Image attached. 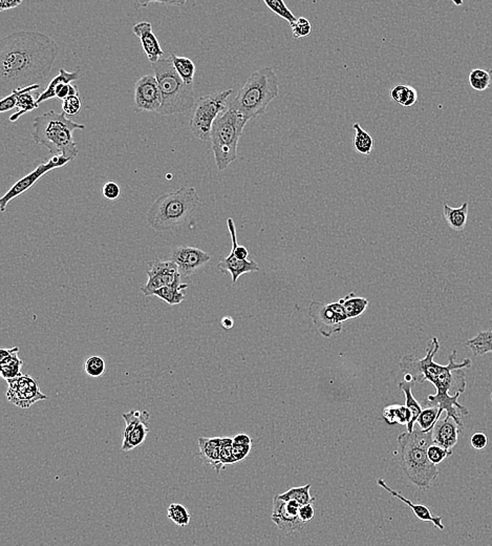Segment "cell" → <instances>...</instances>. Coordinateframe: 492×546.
<instances>
[{
    "mask_svg": "<svg viewBox=\"0 0 492 546\" xmlns=\"http://www.w3.org/2000/svg\"><path fill=\"white\" fill-rule=\"evenodd\" d=\"M59 46L46 34L19 31L0 40V93L38 84L48 78Z\"/></svg>",
    "mask_w": 492,
    "mask_h": 546,
    "instance_id": "cell-1",
    "label": "cell"
},
{
    "mask_svg": "<svg viewBox=\"0 0 492 546\" xmlns=\"http://www.w3.org/2000/svg\"><path fill=\"white\" fill-rule=\"evenodd\" d=\"M440 349V343L437 338H431L426 348V355L418 358L416 355L406 354L401 358V371L404 374H410L414 383H423L429 381L436 387L437 393L427 397L429 407H438L440 413L446 412L447 416L453 418L459 426L463 427L462 416L469 415V409L460 405L459 397L466 388L465 369L471 368V361L465 358L457 363V351L449 355L447 365H439L433 357Z\"/></svg>",
    "mask_w": 492,
    "mask_h": 546,
    "instance_id": "cell-2",
    "label": "cell"
},
{
    "mask_svg": "<svg viewBox=\"0 0 492 546\" xmlns=\"http://www.w3.org/2000/svg\"><path fill=\"white\" fill-rule=\"evenodd\" d=\"M399 460L404 474L417 488H430L433 481L439 476L436 464H431L427 456V450L433 444V432L424 433L421 430H414L413 433L400 434L398 439Z\"/></svg>",
    "mask_w": 492,
    "mask_h": 546,
    "instance_id": "cell-3",
    "label": "cell"
},
{
    "mask_svg": "<svg viewBox=\"0 0 492 546\" xmlns=\"http://www.w3.org/2000/svg\"><path fill=\"white\" fill-rule=\"evenodd\" d=\"M278 95V76L272 68L264 66L251 74L236 98L229 102L228 109L248 120L254 119L264 115Z\"/></svg>",
    "mask_w": 492,
    "mask_h": 546,
    "instance_id": "cell-4",
    "label": "cell"
},
{
    "mask_svg": "<svg viewBox=\"0 0 492 546\" xmlns=\"http://www.w3.org/2000/svg\"><path fill=\"white\" fill-rule=\"evenodd\" d=\"M33 140L44 146L54 156H64L75 160L78 156V147L73 134L77 129H85L84 125L68 119L64 113L48 111L34 119Z\"/></svg>",
    "mask_w": 492,
    "mask_h": 546,
    "instance_id": "cell-5",
    "label": "cell"
},
{
    "mask_svg": "<svg viewBox=\"0 0 492 546\" xmlns=\"http://www.w3.org/2000/svg\"><path fill=\"white\" fill-rule=\"evenodd\" d=\"M200 204V197L192 186H182L166 192L153 202L147 212V223L157 231H167L182 226Z\"/></svg>",
    "mask_w": 492,
    "mask_h": 546,
    "instance_id": "cell-6",
    "label": "cell"
},
{
    "mask_svg": "<svg viewBox=\"0 0 492 546\" xmlns=\"http://www.w3.org/2000/svg\"><path fill=\"white\" fill-rule=\"evenodd\" d=\"M153 66L162 94V105L158 113L177 115L189 111L196 105L194 84H186L176 72L170 57L161 59Z\"/></svg>",
    "mask_w": 492,
    "mask_h": 546,
    "instance_id": "cell-7",
    "label": "cell"
},
{
    "mask_svg": "<svg viewBox=\"0 0 492 546\" xmlns=\"http://www.w3.org/2000/svg\"><path fill=\"white\" fill-rule=\"evenodd\" d=\"M249 120L236 111L227 109L216 120L211 131V147L216 167L226 170L238 159V146Z\"/></svg>",
    "mask_w": 492,
    "mask_h": 546,
    "instance_id": "cell-8",
    "label": "cell"
},
{
    "mask_svg": "<svg viewBox=\"0 0 492 546\" xmlns=\"http://www.w3.org/2000/svg\"><path fill=\"white\" fill-rule=\"evenodd\" d=\"M232 92L234 91L229 89L200 97L196 101L189 123L190 131L196 139L202 141L210 140L212 127L216 120L228 109V99Z\"/></svg>",
    "mask_w": 492,
    "mask_h": 546,
    "instance_id": "cell-9",
    "label": "cell"
},
{
    "mask_svg": "<svg viewBox=\"0 0 492 546\" xmlns=\"http://www.w3.org/2000/svg\"><path fill=\"white\" fill-rule=\"evenodd\" d=\"M70 161H73V160L64 157V156H53L50 159H48L46 163L39 164L33 172H30V174H26V176L17 181V182L8 190L7 194H5V196L0 199V211H1V212H5L8 205H9L14 199L21 196L24 192L31 190V188L37 183L38 181H39L42 176H46L48 172L57 170V168L64 167L66 164L70 163Z\"/></svg>",
    "mask_w": 492,
    "mask_h": 546,
    "instance_id": "cell-10",
    "label": "cell"
},
{
    "mask_svg": "<svg viewBox=\"0 0 492 546\" xmlns=\"http://www.w3.org/2000/svg\"><path fill=\"white\" fill-rule=\"evenodd\" d=\"M125 421V429L123 432V452H129L139 448L146 440L149 429V421L151 414L147 411H131L122 415Z\"/></svg>",
    "mask_w": 492,
    "mask_h": 546,
    "instance_id": "cell-11",
    "label": "cell"
},
{
    "mask_svg": "<svg viewBox=\"0 0 492 546\" xmlns=\"http://www.w3.org/2000/svg\"><path fill=\"white\" fill-rule=\"evenodd\" d=\"M8 399L21 409H28L37 401L46 399V395L40 391L37 381L28 375H21L17 379H12L8 381Z\"/></svg>",
    "mask_w": 492,
    "mask_h": 546,
    "instance_id": "cell-12",
    "label": "cell"
},
{
    "mask_svg": "<svg viewBox=\"0 0 492 546\" xmlns=\"http://www.w3.org/2000/svg\"><path fill=\"white\" fill-rule=\"evenodd\" d=\"M162 105V94L155 75H145L135 84V111H155Z\"/></svg>",
    "mask_w": 492,
    "mask_h": 546,
    "instance_id": "cell-13",
    "label": "cell"
},
{
    "mask_svg": "<svg viewBox=\"0 0 492 546\" xmlns=\"http://www.w3.org/2000/svg\"><path fill=\"white\" fill-rule=\"evenodd\" d=\"M80 69H77L74 72L60 69L59 74L50 81L48 87L38 96V104L50 99L57 98L64 101L70 96H79L78 87L72 84V82L80 78Z\"/></svg>",
    "mask_w": 492,
    "mask_h": 546,
    "instance_id": "cell-14",
    "label": "cell"
},
{
    "mask_svg": "<svg viewBox=\"0 0 492 546\" xmlns=\"http://www.w3.org/2000/svg\"><path fill=\"white\" fill-rule=\"evenodd\" d=\"M309 316L313 320L318 332L325 338L341 332L344 322L338 318L329 304L312 300L309 306Z\"/></svg>",
    "mask_w": 492,
    "mask_h": 546,
    "instance_id": "cell-15",
    "label": "cell"
},
{
    "mask_svg": "<svg viewBox=\"0 0 492 546\" xmlns=\"http://www.w3.org/2000/svg\"><path fill=\"white\" fill-rule=\"evenodd\" d=\"M170 260L177 264L182 277H188L206 265L211 260V255L196 247L177 246L172 249Z\"/></svg>",
    "mask_w": 492,
    "mask_h": 546,
    "instance_id": "cell-16",
    "label": "cell"
},
{
    "mask_svg": "<svg viewBox=\"0 0 492 546\" xmlns=\"http://www.w3.org/2000/svg\"><path fill=\"white\" fill-rule=\"evenodd\" d=\"M133 32L141 40L142 48H143L144 53L146 54L147 58H149L151 64L161 60L164 55V51L162 50L159 39H158L155 34L153 33V28L151 22L143 21L135 24L133 28Z\"/></svg>",
    "mask_w": 492,
    "mask_h": 546,
    "instance_id": "cell-17",
    "label": "cell"
},
{
    "mask_svg": "<svg viewBox=\"0 0 492 546\" xmlns=\"http://www.w3.org/2000/svg\"><path fill=\"white\" fill-rule=\"evenodd\" d=\"M463 427L459 426L453 418L446 415L444 419L437 422L433 429V442L442 448L451 450L457 444Z\"/></svg>",
    "mask_w": 492,
    "mask_h": 546,
    "instance_id": "cell-18",
    "label": "cell"
},
{
    "mask_svg": "<svg viewBox=\"0 0 492 546\" xmlns=\"http://www.w3.org/2000/svg\"><path fill=\"white\" fill-rule=\"evenodd\" d=\"M271 519L283 533L289 534L299 531L305 525L299 516H292L285 509V501L281 500L278 496L273 498V509Z\"/></svg>",
    "mask_w": 492,
    "mask_h": 546,
    "instance_id": "cell-19",
    "label": "cell"
},
{
    "mask_svg": "<svg viewBox=\"0 0 492 546\" xmlns=\"http://www.w3.org/2000/svg\"><path fill=\"white\" fill-rule=\"evenodd\" d=\"M378 485H380L382 489L386 491V492L390 493L392 496L396 497L398 498L399 500L402 501L404 502L405 504L408 505V507L412 509L413 513H415L417 518L419 520L423 521V522H430L433 523L437 529H440V531H443L445 529L444 525L442 523V517L441 516H433L431 513L430 509L428 507H425L423 504H416V503L412 502L410 499L405 498L402 494H400L399 492H396V491L392 490V488H390L388 484H386V481L384 479L379 478L377 480Z\"/></svg>",
    "mask_w": 492,
    "mask_h": 546,
    "instance_id": "cell-20",
    "label": "cell"
},
{
    "mask_svg": "<svg viewBox=\"0 0 492 546\" xmlns=\"http://www.w3.org/2000/svg\"><path fill=\"white\" fill-rule=\"evenodd\" d=\"M218 267L220 271L230 273L231 277H232V283L234 284H236L243 275L257 272L259 270V266L256 262L249 261V260H245V261L238 260L234 255V251H231L228 257L223 259L218 263Z\"/></svg>",
    "mask_w": 492,
    "mask_h": 546,
    "instance_id": "cell-21",
    "label": "cell"
},
{
    "mask_svg": "<svg viewBox=\"0 0 492 546\" xmlns=\"http://www.w3.org/2000/svg\"><path fill=\"white\" fill-rule=\"evenodd\" d=\"M198 456L205 464L211 466L216 471V474H220V471L225 468L220 462V438L218 437H200L198 438Z\"/></svg>",
    "mask_w": 492,
    "mask_h": 546,
    "instance_id": "cell-22",
    "label": "cell"
},
{
    "mask_svg": "<svg viewBox=\"0 0 492 546\" xmlns=\"http://www.w3.org/2000/svg\"><path fill=\"white\" fill-rule=\"evenodd\" d=\"M19 348L1 349L0 350V373L3 379L9 381L21 376L23 361L18 356Z\"/></svg>",
    "mask_w": 492,
    "mask_h": 546,
    "instance_id": "cell-23",
    "label": "cell"
},
{
    "mask_svg": "<svg viewBox=\"0 0 492 546\" xmlns=\"http://www.w3.org/2000/svg\"><path fill=\"white\" fill-rule=\"evenodd\" d=\"M149 271L155 272L161 275L165 283L166 287H175L180 286L182 283V275L180 273L179 267L175 262L163 261V260L155 259L149 264Z\"/></svg>",
    "mask_w": 492,
    "mask_h": 546,
    "instance_id": "cell-24",
    "label": "cell"
},
{
    "mask_svg": "<svg viewBox=\"0 0 492 546\" xmlns=\"http://www.w3.org/2000/svg\"><path fill=\"white\" fill-rule=\"evenodd\" d=\"M443 215H444L447 224L453 230H464L467 224V218H469V202L463 203V205L457 208H453V207L444 204Z\"/></svg>",
    "mask_w": 492,
    "mask_h": 546,
    "instance_id": "cell-25",
    "label": "cell"
},
{
    "mask_svg": "<svg viewBox=\"0 0 492 546\" xmlns=\"http://www.w3.org/2000/svg\"><path fill=\"white\" fill-rule=\"evenodd\" d=\"M339 302L343 306L346 316L349 320H353V318H357L362 316L368 309V304H370L368 298L355 296L354 292L346 294L344 298H340Z\"/></svg>",
    "mask_w": 492,
    "mask_h": 546,
    "instance_id": "cell-26",
    "label": "cell"
},
{
    "mask_svg": "<svg viewBox=\"0 0 492 546\" xmlns=\"http://www.w3.org/2000/svg\"><path fill=\"white\" fill-rule=\"evenodd\" d=\"M382 417L388 424H403L408 427L412 421V412L406 406L392 405L384 408Z\"/></svg>",
    "mask_w": 492,
    "mask_h": 546,
    "instance_id": "cell-27",
    "label": "cell"
},
{
    "mask_svg": "<svg viewBox=\"0 0 492 546\" xmlns=\"http://www.w3.org/2000/svg\"><path fill=\"white\" fill-rule=\"evenodd\" d=\"M170 58H171L172 64L175 66L176 72L181 77L184 83L188 85L193 84L196 64H193L191 59L188 57L178 56L173 53L170 55Z\"/></svg>",
    "mask_w": 492,
    "mask_h": 546,
    "instance_id": "cell-28",
    "label": "cell"
},
{
    "mask_svg": "<svg viewBox=\"0 0 492 546\" xmlns=\"http://www.w3.org/2000/svg\"><path fill=\"white\" fill-rule=\"evenodd\" d=\"M399 389L404 393L405 406L412 412V421H410V424L408 426V433H413L415 430V424H417V420H418L419 416H420L423 409L420 403H418V401H417L414 395H413L412 383L401 381V383H399Z\"/></svg>",
    "mask_w": 492,
    "mask_h": 546,
    "instance_id": "cell-29",
    "label": "cell"
},
{
    "mask_svg": "<svg viewBox=\"0 0 492 546\" xmlns=\"http://www.w3.org/2000/svg\"><path fill=\"white\" fill-rule=\"evenodd\" d=\"M390 97L395 102L404 107H414L418 100V92L414 87L406 84H397L390 92Z\"/></svg>",
    "mask_w": 492,
    "mask_h": 546,
    "instance_id": "cell-30",
    "label": "cell"
},
{
    "mask_svg": "<svg viewBox=\"0 0 492 546\" xmlns=\"http://www.w3.org/2000/svg\"><path fill=\"white\" fill-rule=\"evenodd\" d=\"M355 135L353 137V147L360 155H370L375 147L374 138L372 135L364 131L359 123H354Z\"/></svg>",
    "mask_w": 492,
    "mask_h": 546,
    "instance_id": "cell-31",
    "label": "cell"
},
{
    "mask_svg": "<svg viewBox=\"0 0 492 546\" xmlns=\"http://www.w3.org/2000/svg\"><path fill=\"white\" fill-rule=\"evenodd\" d=\"M465 345L475 356L492 353V330L482 331L477 336L467 340Z\"/></svg>",
    "mask_w": 492,
    "mask_h": 546,
    "instance_id": "cell-32",
    "label": "cell"
},
{
    "mask_svg": "<svg viewBox=\"0 0 492 546\" xmlns=\"http://www.w3.org/2000/svg\"><path fill=\"white\" fill-rule=\"evenodd\" d=\"M188 287L189 285L185 283L181 284L180 286H175V287H164L155 291L153 295L161 298L169 305H180L185 300V290Z\"/></svg>",
    "mask_w": 492,
    "mask_h": 546,
    "instance_id": "cell-33",
    "label": "cell"
},
{
    "mask_svg": "<svg viewBox=\"0 0 492 546\" xmlns=\"http://www.w3.org/2000/svg\"><path fill=\"white\" fill-rule=\"evenodd\" d=\"M311 484L303 485L299 488H292L283 494L277 495L279 499L283 501L295 500L301 505H307L315 501V497H312L310 494Z\"/></svg>",
    "mask_w": 492,
    "mask_h": 546,
    "instance_id": "cell-34",
    "label": "cell"
},
{
    "mask_svg": "<svg viewBox=\"0 0 492 546\" xmlns=\"http://www.w3.org/2000/svg\"><path fill=\"white\" fill-rule=\"evenodd\" d=\"M38 107H39V104L37 103V99H34L32 93H23V94L20 95L19 98H18L17 105H16L17 111L10 117V121H11V122H16V121L20 119L21 116L26 115V113H30V111H35Z\"/></svg>",
    "mask_w": 492,
    "mask_h": 546,
    "instance_id": "cell-35",
    "label": "cell"
},
{
    "mask_svg": "<svg viewBox=\"0 0 492 546\" xmlns=\"http://www.w3.org/2000/svg\"><path fill=\"white\" fill-rule=\"evenodd\" d=\"M469 84L475 91L484 92L492 87V71L475 69L469 76Z\"/></svg>",
    "mask_w": 492,
    "mask_h": 546,
    "instance_id": "cell-36",
    "label": "cell"
},
{
    "mask_svg": "<svg viewBox=\"0 0 492 546\" xmlns=\"http://www.w3.org/2000/svg\"><path fill=\"white\" fill-rule=\"evenodd\" d=\"M251 448H252V439L250 436L247 434H238V435L234 436L232 454H234L236 464L248 457Z\"/></svg>",
    "mask_w": 492,
    "mask_h": 546,
    "instance_id": "cell-37",
    "label": "cell"
},
{
    "mask_svg": "<svg viewBox=\"0 0 492 546\" xmlns=\"http://www.w3.org/2000/svg\"><path fill=\"white\" fill-rule=\"evenodd\" d=\"M441 415L442 414L440 413L438 407H428L422 410L418 420H417V424H419L421 431L424 433L433 431V427L440 420Z\"/></svg>",
    "mask_w": 492,
    "mask_h": 546,
    "instance_id": "cell-38",
    "label": "cell"
},
{
    "mask_svg": "<svg viewBox=\"0 0 492 546\" xmlns=\"http://www.w3.org/2000/svg\"><path fill=\"white\" fill-rule=\"evenodd\" d=\"M167 517L178 527H185L191 521V515L184 505L171 503L167 509Z\"/></svg>",
    "mask_w": 492,
    "mask_h": 546,
    "instance_id": "cell-39",
    "label": "cell"
},
{
    "mask_svg": "<svg viewBox=\"0 0 492 546\" xmlns=\"http://www.w3.org/2000/svg\"><path fill=\"white\" fill-rule=\"evenodd\" d=\"M264 3L269 8V10L273 12V13L276 14L279 17L289 22L291 26L299 19V18L291 12V10L287 7V5H285V1H283V0H264Z\"/></svg>",
    "mask_w": 492,
    "mask_h": 546,
    "instance_id": "cell-40",
    "label": "cell"
},
{
    "mask_svg": "<svg viewBox=\"0 0 492 546\" xmlns=\"http://www.w3.org/2000/svg\"><path fill=\"white\" fill-rule=\"evenodd\" d=\"M39 87L40 84H35L32 85V87H24V89H15L11 94L7 95V96L1 100V102H0V111H1V113H7V111L16 109L17 100L20 95L28 92L33 93L34 91L39 89Z\"/></svg>",
    "mask_w": 492,
    "mask_h": 546,
    "instance_id": "cell-41",
    "label": "cell"
},
{
    "mask_svg": "<svg viewBox=\"0 0 492 546\" xmlns=\"http://www.w3.org/2000/svg\"><path fill=\"white\" fill-rule=\"evenodd\" d=\"M83 368H84L85 373L88 376L93 377V379H98V377H101L104 374L106 365H105V361L102 357L91 356L90 358L86 359V361H85Z\"/></svg>",
    "mask_w": 492,
    "mask_h": 546,
    "instance_id": "cell-42",
    "label": "cell"
},
{
    "mask_svg": "<svg viewBox=\"0 0 492 546\" xmlns=\"http://www.w3.org/2000/svg\"><path fill=\"white\" fill-rule=\"evenodd\" d=\"M451 455H453V451L447 450L438 444H430L427 450L428 459L430 460L431 464H436V466L442 464L446 458L451 457Z\"/></svg>",
    "mask_w": 492,
    "mask_h": 546,
    "instance_id": "cell-43",
    "label": "cell"
},
{
    "mask_svg": "<svg viewBox=\"0 0 492 546\" xmlns=\"http://www.w3.org/2000/svg\"><path fill=\"white\" fill-rule=\"evenodd\" d=\"M232 446H234V438H220V462L224 466L236 464L232 454Z\"/></svg>",
    "mask_w": 492,
    "mask_h": 546,
    "instance_id": "cell-44",
    "label": "cell"
},
{
    "mask_svg": "<svg viewBox=\"0 0 492 546\" xmlns=\"http://www.w3.org/2000/svg\"><path fill=\"white\" fill-rule=\"evenodd\" d=\"M311 22L305 17H299L292 26V34L294 39L308 37L311 34Z\"/></svg>",
    "mask_w": 492,
    "mask_h": 546,
    "instance_id": "cell-45",
    "label": "cell"
},
{
    "mask_svg": "<svg viewBox=\"0 0 492 546\" xmlns=\"http://www.w3.org/2000/svg\"><path fill=\"white\" fill-rule=\"evenodd\" d=\"M62 111L66 115L75 116L80 113L81 100L79 96H70L62 101Z\"/></svg>",
    "mask_w": 492,
    "mask_h": 546,
    "instance_id": "cell-46",
    "label": "cell"
},
{
    "mask_svg": "<svg viewBox=\"0 0 492 546\" xmlns=\"http://www.w3.org/2000/svg\"><path fill=\"white\" fill-rule=\"evenodd\" d=\"M102 194L107 200L115 201L118 200L121 196V188L118 183L109 181L103 185Z\"/></svg>",
    "mask_w": 492,
    "mask_h": 546,
    "instance_id": "cell-47",
    "label": "cell"
},
{
    "mask_svg": "<svg viewBox=\"0 0 492 546\" xmlns=\"http://www.w3.org/2000/svg\"><path fill=\"white\" fill-rule=\"evenodd\" d=\"M471 446H473L475 450H484L488 444L487 435L483 433V432H477V433H475L471 436Z\"/></svg>",
    "mask_w": 492,
    "mask_h": 546,
    "instance_id": "cell-48",
    "label": "cell"
},
{
    "mask_svg": "<svg viewBox=\"0 0 492 546\" xmlns=\"http://www.w3.org/2000/svg\"><path fill=\"white\" fill-rule=\"evenodd\" d=\"M299 518L303 523L309 522L315 516V509H314L313 503H310L307 505H301L299 509Z\"/></svg>",
    "mask_w": 492,
    "mask_h": 546,
    "instance_id": "cell-49",
    "label": "cell"
},
{
    "mask_svg": "<svg viewBox=\"0 0 492 546\" xmlns=\"http://www.w3.org/2000/svg\"><path fill=\"white\" fill-rule=\"evenodd\" d=\"M165 5V6H183L185 5V1H140L137 5L139 7H149V5Z\"/></svg>",
    "mask_w": 492,
    "mask_h": 546,
    "instance_id": "cell-50",
    "label": "cell"
},
{
    "mask_svg": "<svg viewBox=\"0 0 492 546\" xmlns=\"http://www.w3.org/2000/svg\"><path fill=\"white\" fill-rule=\"evenodd\" d=\"M21 3V0H0V11L15 9V8L19 7Z\"/></svg>",
    "mask_w": 492,
    "mask_h": 546,
    "instance_id": "cell-51",
    "label": "cell"
},
{
    "mask_svg": "<svg viewBox=\"0 0 492 546\" xmlns=\"http://www.w3.org/2000/svg\"><path fill=\"white\" fill-rule=\"evenodd\" d=\"M220 325H222L225 330H230V329L234 328V318H230V316H225V318H223L222 320H220Z\"/></svg>",
    "mask_w": 492,
    "mask_h": 546,
    "instance_id": "cell-52",
    "label": "cell"
},
{
    "mask_svg": "<svg viewBox=\"0 0 492 546\" xmlns=\"http://www.w3.org/2000/svg\"><path fill=\"white\" fill-rule=\"evenodd\" d=\"M491 401H492V393H491Z\"/></svg>",
    "mask_w": 492,
    "mask_h": 546,
    "instance_id": "cell-53",
    "label": "cell"
}]
</instances>
